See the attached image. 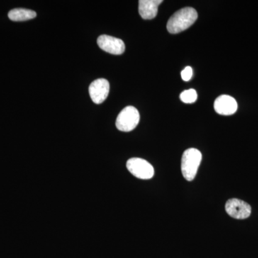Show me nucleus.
<instances>
[{
  "label": "nucleus",
  "instance_id": "7",
  "mask_svg": "<svg viewBox=\"0 0 258 258\" xmlns=\"http://www.w3.org/2000/svg\"><path fill=\"white\" fill-rule=\"evenodd\" d=\"M109 91V83L104 79H97L89 86L90 96L96 104H101L106 99Z\"/></svg>",
  "mask_w": 258,
  "mask_h": 258
},
{
  "label": "nucleus",
  "instance_id": "5",
  "mask_svg": "<svg viewBox=\"0 0 258 258\" xmlns=\"http://www.w3.org/2000/svg\"><path fill=\"white\" fill-rule=\"evenodd\" d=\"M225 210L230 217L237 220H244L250 216L251 207L249 204L238 200L230 199L225 205Z\"/></svg>",
  "mask_w": 258,
  "mask_h": 258
},
{
  "label": "nucleus",
  "instance_id": "2",
  "mask_svg": "<svg viewBox=\"0 0 258 258\" xmlns=\"http://www.w3.org/2000/svg\"><path fill=\"white\" fill-rule=\"evenodd\" d=\"M201 152L197 149H187L185 151L181 159V173L187 181H192L198 173L199 166L202 161Z\"/></svg>",
  "mask_w": 258,
  "mask_h": 258
},
{
  "label": "nucleus",
  "instance_id": "1",
  "mask_svg": "<svg viewBox=\"0 0 258 258\" xmlns=\"http://www.w3.org/2000/svg\"><path fill=\"white\" fill-rule=\"evenodd\" d=\"M198 12L192 8H185L174 13L168 21L166 28L171 34L186 30L198 20Z\"/></svg>",
  "mask_w": 258,
  "mask_h": 258
},
{
  "label": "nucleus",
  "instance_id": "3",
  "mask_svg": "<svg viewBox=\"0 0 258 258\" xmlns=\"http://www.w3.org/2000/svg\"><path fill=\"white\" fill-rule=\"evenodd\" d=\"M140 115L134 106H127L120 112L117 117L115 125L120 132H129L138 125Z\"/></svg>",
  "mask_w": 258,
  "mask_h": 258
},
{
  "label": "nucleus",
  "instance_id": "10",
  "mask_svg": "<svg viewBox=\"0 0 258 258\" xmlns=\"http://www.w3.org/2000/svg\"><path fill=\"white\" fill-rule=\"evenodd\" d=\"M37 14L33 10L23 9V8H16L12 10L8 13V18L14 22L26 21L36 18Z\"/></svg>",
  "mask_w": 258,
  "mask_h": 258
},
{
  "label": "nucleus",
  "instance_id": "9",
  "mask_svg": "<svg viewBox=\"0 0 258 258\" xmlns=\"http://www.w3.org/2000/svg\"><path fill=\"white\" fill-rule=\"evenodd\" d=\"M162 0H140L139 2V12L144 20H152L156 18L158 8L162 3Z\"/></svg>",
  "mask_w": 258,
  "mask_h": 258
},
{
  "label": "nucleus",
  "instance_id": "11",
  "mask_svg": "<svg viewBox=\"0 0 258 258\" xmlns=\"http://www.w3.org/2000/svg\"><path fill=\"white\" fill-rule=\"evenodd\" d=\"M180 99L185 103H193L198 99V93L194 89L186 90L180 95Z\"/></svg>",
  "mask_w": 258,
  "mask_h": 258
},
{
  "label": "nucleus",
  "instance_id": "8",
  "mask_svg": "<svg viewBox=\"0 0 258 258\" xmlns=\"http://www.w3.org/2000/svg\"><path fill=\"white\" fill-rule=\"evenodd\" d=\"M215 111L222 115H230L234 114L237 110V103L233 97L222 95L215 100Z\"/></svg>",
  "mask_w": 258,
  "mask_h": 258
},
{
  "label": "nucleus",
  "instance_id": "6",
  "mask_svg": "<svg viewBox=\"0 0 258 258\" xmlns=\"http://www.w3.org/2000/svg\"><path fill=\"white\" fill-rule=\"evenodd\" d=\"M97 43L101 50L113 55H121L125 51L123 40L109 35H101L97 40Z\"/></svg>",
  "mask_w": 258,
  "mask_h": 258
},
{
  "label": "nucleus",
  "instance_id": "4",
  "mask_svg": "<svg viewBox=\"0 0 258 258\" xmlns=\"http://www.w3.org/2000/svg\"><path fill=\"white\" fill-rule=\"evenodd\" d=\"M131 174L140 179H150L154 175V169L150 163L141 158H132L126 163Z\"/></svg>",
  "mask_w": 258,
  "mask_h": 258
},
{
  "label": "nucleus",
  "instance_id": "12",
  "mask_svg": "<svg viewBox=\"0 0 258 258\" xmlns=\"http://www.w3.org/2000/svg\"><path fill=\"white\" fill-rule=\"evenodd\" d=\"M181 75V79H182L183 81L187 82V81H190V80L191 79V77H192V69H191V67H189V66H187V67L185 68V69L183 70Z\"/></svg>",
  "mask_w": 258,
  "mask_h": 258
}]
</instances>
